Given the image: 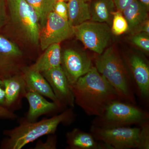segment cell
<instances>
[{
    "mask_svg": "<svg viewBox=\"0 0 149 149\" xmlns=\"http://www.w3.org/2000/svg\"><path fill=\"white\" fill-rule=\"evenodd\" d=\"M70 86L74 96V103L89 116H100L111 103L121 100L95 66Z\"/></svg>",
    "mask_w": 149,
    "mask_h": 149,
    "instance_id": "obj_1",
    "label": "cell"
},
{
    "mask_svg": "<svg viewBox=\"0 0 149 149\" xmlns=\"http://www.w3.org/2000/svg\"><path fill=\"white\" fill-rule=\"evenodd\" d=\"M72 109L39 121L31 122L25 118L20 119L17 127L3 131L7 138L2 141L0 148L21 149L42 136L54 134L61 123H68L72 121L74 116Z\"/></svg>",
    "mask_w": 149,
    "mask_h": 149,
    "instance_id": "obj_2",
    "label": "cell"
},
{
    "mask_svg": "<svg viewBox=\"0 0 149 149\" xmlns=\"http://www.w3.org/2000/svg\"><path fill=\"white\" fill-rule=\"evenodd\" d=\"M95 68L122 100L136 104L133 81L124 63L113 48L109 47L96 58Z\"/></svg>",
    "mask_w": 149,
    "mask_h": 149,
    "instance_id": "obj_3",
    "label": "cell"
},
{
    "mask_svg": "<svg viewBox=\"0 0 149 149\" xmlns=\"http://www.w3.org/2000/svg\"><path fill=\"white\" fill-rule=\"evenodd\" d=\"M148 112L137 107L136 104L118 100L112 102L103 113L96 116L92 126L108 128L125 127L141 124L148 120Z\"/></svg>",
    "mask_w": 149,
    "mask_h": 149,
    "instance_id": "obj_4",
    "label": "cell"
},
{
    "mask_svg": "<svg viewBox=\"0 0 149 149\" xmlns=\"http://www.w3.org/2000/svg\"><path fill=\"white\" fill-rule=\"evenodd\" d=\"M10 21L25 42L34 46L39 44L40 25L34 9L26 0H6Z\"/></svg>",
    "mask_w": 149,
    "mask_h": 149,
    "instance_id": "obj_5",
    "label": "cell"
},
{
    "mask_svg": "<svg viewBox=\"0 0 149 149\" xmlns=\"http://www.w3.org/2000/svg\"><path fill=\"white\" fill-rule=\"evenodd\" d=\"M73 35L85 47L101 54L111 39V29L106 23L87 21L72 27Z\"/></svg>",
    "mask_w": 149,
    "mask_h": 149,
    "instance_id": "obj_6",
    "label": "cell"
},
{
    "mask_svg": "<svg viewBox=\"0 0 149 149\" xmlns=\"http://www.w3.org/2000/svg\"><path fill=\"white\" fill-rule=\"evenodd\" d=\"M90 131L96 140L107 144L112 149H139L141 128H103L92 126Z\"/></svg>",
    "mask_w": 149,
    "mask_h": 149,
    "instance_id": "obj_7",
    "label": "cell"
},
{
    "mask_svg": "<svg viewBox=\"0 0 149 149\" xmlns=\"http://www.w3.org/2000/svg\"><path fill=\"white\" fill-rule=\"evenodd\" d=\"M24 55L17 45L0 35V79L22 74L24 65Z\"/></svg>",
    "mask_w": 149,
    "mask_h": 149,
    "instance_id": "obj_8",
    "label": "cell"
},
{
    "mask_svg": "<svg viewBox=\"0 0 149 149\" xmlns=\"http://www.w3.org/2000/svg\"><path fill=\"white\" fill-rule=\"evenodd\" d=\"M73 35V29L68 21L54 11L49 14L45 24L40 29L39 44L42 51L54 44L69 39Z\"/></svg>",
    "mask_w": 149,
    "mask_h": 149,
    "instance_id": "obj_9",
    "label": "cell"
},
{
    "mask_svg": "<svg viewBox=\"0 0 149 149\" xmlns=\"http://www.w3.org/2000/svg\"><path fill=\"white\" fill-rule=\"evenodd\" d=\"M61 65L70 86L93 66L91 58L85 53L71 49H66L61 53Z\"/></svg>",
    "mask_w": 149,
    "mask_h": 149,
    "instance_id": "obj_10",
    "label": "cell"
},
{
    "mask_svg": "<svg viewBox=\"0 0 149 149\" xmlns=\"http://www.w3.org/2000/svg\"><path fill=\"white\" fill-rule=\"evenodd\" d=\"M41 73L50 85L61 106L73 108L75 104L74 96L61 65Z\"/></svg>",
    "mask_w": 149,
    "mask_h": 149,
    "instance_id": "obj_11",
    "label": "cell"
},
{
    "mask_svg": "<svg viewBox=\"0 0 149 149\" xmlns=\"http://www.w3.org/2000/svg\"><path fill=\"white\" fill-rule=\"evenodd\" d=\"M128 64L131 71L133 85L141 97L149 98V68L148 65L141 56L136 54L129 57Z\"/></svg>",
    "mask_w": 149,
    "mask_h": 149,
    "instance_id": "obj_12",
    "label": "cell"
},
{
    "mask_svg": "<svg viewBox=\"0 0 149 149\" xmlns=\"http://www.w3.org/2000/svg\"><path fill=\"white\" fill-rule=\"evenodd\" d=\"M24 97L29 104V109L25 119L31 122H35L39 117L63 108L55 102L48 101L42 95L32 91H27Z\"/></svg>",
    "mask_w": 149,
    "mask_h": 149,
    "instance_id": "obj_13",
    "label": "cell"
},
{
    "mask_svg": "<svg viewBox=\"0 0 149 149\" xmlns=\"http://www.w3.org/2000/svg\"><path fill=\"white\" fill-rule=\"evenodd\" d=\"M2 80L5 93V107L9 109L18 105L27 92L22 73Z\"/></svg>",
    "mask_w": 149,
    "mask_h": 149,
    "instance_id": "obj_14",
    "label": "cell"
},
{
    "mask_svg": "<svg viewBox=\"0 0 149 149\" xmlns=\"http://www.w3.org/2000/svg\"><path fill=\"white\" fill-rule=\"evenodd\" d=\"M22 74L27 91L35 92L45 96L61 106L50 85L41 72L31 69L29 66H27L23 70Z\"/></svg>",
    "mask_w": 149,
    "mask_h": 149,
    "instance_id": "obj_15",
    "label": "cell"
},
{
    "mask_svg": "<svg viewBox=\"0 0 149 149\" xmlns=\"http://www.w3.org/2000/svg\"><path fill=\"white\" fill-rule=\"evenodd\" d=\"M91 133L74 128L66 134V142L72 149H112L103 142L97 141Z\"/></svg>",
    "mask_w": 149,
    "mask_h": 149,
    "instance_id": "obj_16",
    "label": "cell"
},
{
    "mask_svg": "<svg viewBox=\"0 0 149 149\" xmlns=\"http://www.w3.org/2000/svg\"><path fill=\"white\" fill-rule=\"evenodd\" d=\"M61 53L60 44L51 45L44 50V52L37 58L35 63L29 66V68L42 72L60 66Z\"/></svg>",
    "mask_w": 149,
    "mask_h": 149,
    "instance_id": "obj_17",
    "label": "cell"
},
{
    "mask_svg": "<svg viewBox=\"0 0 149 149\" xmlns=\"http://www.w3.org/2000/svg\"><path fill=\"white\" fill-rule=\"evenodd\" d=\"M149 8L139 0H135L122 12L128 22L129 30L141 27L148 19Z\"/></svg>",
    "mask_w": 149,
    "mask_h": 149,
    "instance_id": "obj_18",
    "label": "cell"
},
{
    "mask_svg": "<svg viewBox=\"0 0 149 149\" xmlns=\"http://www.w3.org/2000/svg\"><path fill=\"white\" fill-rule=\"evenodd\" d=\"M68 7V22L73 27L91 19L90 5L83 0H69Z\"/></svg>",
    "mask_w": 149,
    "mask_h": 149,
    "instance_id": "obj_19",
    "label": "cell"
},
{
    "mask_svg": "<svg viewBox=\"0 0 149 149\" xmlns=\"http://www.w3.org/2000/svg\"><path fill=\"white\" fill-rule=\"evenodd\" d=\"M90 6L91 19L109 24L115 7L113 0H92Z\"/></svg>",
    "mask_w": 149,
    "mask_h": 149,
    "instance_id": "obj_20",
    "label": "cell"
},
{
    "mask_svg": "<svg viewBox=\"0 0 149 149\" xmlns=\"http://www.w3.org/2000/svg\"><path fill=\"white\" fill-rule=\"evenodd\" d=\"M34 9L39 19L41 29L45 24L49 14L53 11L56 0H26Z\"/></svg>",
    "mask_w": 149,
    "mask_h": 149,
    "instance_id": "obj_21",
    "label": "cell"
},
{
    "mask_svg": "<svg viewBox=\"0 0 149 149\" xmlns=\"http://www.w3.org/2000/svg\"><path fill=\"white\" fill-rule=\"evenodd\" d=\"M111 30L112 33L116 36L122 35L129 30L128 22L122 13L119 11L113 12Z\"/></svg>",
    "mask_w": 149,
    "mask_h": 149,
    "instance_id": "obj_22",
    "label": "cell"
},
{
    "mask_svg": "<svg viewBox=\"0 0 149 149\" xmlns=\"http://www.w3.org/2000/svg\"><path fill=\"white\" fill-rule=\"evenodd\" d=\"M140 146L139 149H149V124L148 120L140 124Z\"/></svg>",
    "mask_w": 149,
    "mask_h": 149,
    "instance_id": "obj_23",
    "label": "cell"
},
{
    "mask_svg": "<svg viewBox=\"0 0 149 149\" xmlns=\"http://www.w3.org/2000/svg\"><path fill=\"white\" fill-rule=\"evenodd\" d=\"M132 42L134 45L143 50L147 52H149V35L146 33L135 35L132 38Z\"/></svg>",
    "mask_w": 149,
    "mask_h": 149,
    "instance_id": "obj_24",
    "label": "cell"
},
{
    "mask_svg": "<svg viewBox=\"0 0 149 149\" xmlns=\"http://www.w3.org/2000/svg\"><path fill=\"white\" fill-rule=\"evenodd\" d=\"M53 11L61 18L68 21V7L65 1H56L54 6Z\"/></svg>",
    "mask_w": 149,
    "mask_h": 149,
    "instance_id": "obj_25",
    "label": "cell"
},
{
    "mask_svg": "<svg viewBox=\"0 0 149 149\" xmlns=\"http://www.w3.org/2000/svg\"><path fill=\"white\" fill-rule=\"evenodd\" d=\"M57 138L56 136H50L45 143L39 141L37 143L35 149H56Z\"/></svg>",
    "mask_w": 149,
    "mask_h": 149,
    "instance_id": "obj_26",
    "label": "cell"
},
{
    "mask_svg": "<svg viewBox=\"0 0 149 149\" xmlns=\"http://www.w3.org/2000/svg\"><path fill=\"white\" fill-rule=\"evenodd\" d=\"M6 0H0V30L5 26L8 21Z\"/></svg>",
    "mask_w": 149,
    "mask_h": 149,
    "instance_id": "obj_27",
    "label": "cell"
},
{
    "mask_svg": "<svg viewBox=\"0 0 149 149\" xmlns=\"http://www.w3.org/2000/svg\"><path fill=\"white\" fill-rule=\"evenodd\" d=\"M17 116V115L10 110L0 105V118L14 119L16 118Z\"/></svg>",
    "mask_w": 149,
    "mask_h": 149,
    "instance_id": "obj_28",
    "label": "cell"
},
{
    "mask_svg": "<svg viewBox=\"0 0 149 149\" xmlns=\"http://www.w3.org/2000/svg\"><path fill=\"white\" fill-rule=\"evenodd\" d=\"M135 0H113L117 10L122 12L125 8Z\"/></svg>",
    "mask_w": 149,
    "mask_h": 149,
    "instance_id": "obj_29",
    "label": "cell"
},
{
    "mask_svg": "<svg viewBox=\"0 0 149 149\" xmlns=\"http://www.w3.org/2000/svg\"><path fill=\"white\" fill-rule=\"evenodd\" d=\"M3 86V87L2 80L0 79V105L4 107L5 102V93L4 90L2 88Z\"/></svg>",
    "mask_w": 149,
    "mask_h": 149,
    "instance_id": "obj_30",
    "label": "cell"
},
{
    "mask_svg": "<svg viewBox=\"0 0 149 149\" xmlns=\"http://www.w3.org/2000/svg\"><path fill=\"white\" fill-rule=\"evenodd\" d=\"M141 31L146 33L147 35H149V21L148 19L146 20V21L141 26Z\"/></svg>",
    "mask_w": 149,
    "mask_h": 149,
    "instance_id": "obj_31",
    "label": "cell"
},
{
    "mask_svg": "<svg viewBox=\"0 0 149 149\" xmlns=\"http://www.w3.org/2000/svg\"><path fill=\"white\" fill-rule=\"evenodd\" d=\"M140 1L147 6L148 8L149 7V0H139Z\"/></svg>",
    "mask_w": 149,
    "mask_h": 149,
    "instance_id": "obj_32",
    "label": "cell"
},
{
    "mask_svg": "<svg viewBox=\"0 0 149 149\" xmlns=\"http://www.w3.org/2000/svg\"><path fill=\"white\" fill-rule=\"evenodd\" d=\"M84 1L86 2H91L92 0H83Z\"/></svg>",
    "mask_w": 149,
    "mask_h": 149,
    "instance_id": "obj_33",
    "label": "cell"
},
{
    "mask_svg": "<svg viewBox=\"0 0 149 149\" xmlns=\"http://www.w3.org/2000/svg\"><path fill=\"white\" fill-rule=\"evenodd\" d=\"M56 1H69V0H56Z\"/></svg>",
    "mask_w": 149,
    "mask_h": 149,
    "instance_id": "obj_34",
    "label": "cell"
}]
</instances>
